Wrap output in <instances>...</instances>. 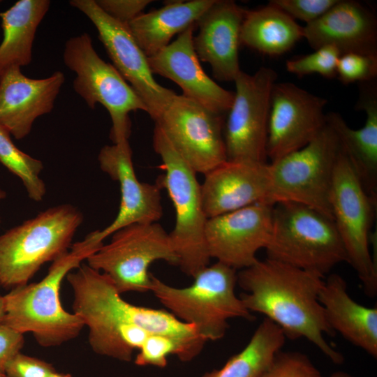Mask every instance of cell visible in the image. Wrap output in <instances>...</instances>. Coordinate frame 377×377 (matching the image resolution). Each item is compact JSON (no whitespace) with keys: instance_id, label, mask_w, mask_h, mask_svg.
<instances>
[{"instance_id":"cell-1","label":"cell","mask_w":377,"mask_h":377,"mask_svg":"<svg viewBox=\"0 0 377 377\" xmlns=\"http://www.w3.org/2000/svg\"><path fill=\"white\" fill-rule=\"evenodd\" d=\"M73 293V309L89 329V343L100 355L128 362L135 350L148 348L159 337L171 339L177 358L193 360L206 341L195 327L167 310L131 304L124 300L111 279L82 263L66 276Z\"/></svg>"},{"instance_id":"cell-2","label":"cell","mask_w":377,"mask_h":377,"mask_svg":"<svg viewBox=\"0 0 377 377\" xmlns=\"http://www.w3.org/2000/svg\"><path fill=\"white\" fill-rule=\"evenodd\" d=\"M323 278L287 264L266 258L237 272V284L244 291L239 297L251 312L261 313L292 339L304 338L333 363L343 356L325 336L329 326L319 293Z\"/></svg>"},{"instance_id":"cell-3","label":"cell","mask_w":377,"mask_h":377,"mask_svg":"<svg viewBox=\"0 0 377 377\" xmlns=\"http://www.w3.org/2000/svg\"><path fill=\"white\" fill-rule=\"evenodd\" d=\"M98 248L84 239L77 242L52 262L42 280L11 289L3 295L1 323L23 334L31 332L43 347L59 346L76 338L84 325L77 315L63 308L61 286L67 274Z\"/></svg>"},{"instance_id":"cell-4","label":"cell","mask_w":377,"mask_h":377,"mask_svg":"<svg viewBox=\"0 0 377 377\" xmlns=\"http://www.w3.org/2000/svg\"><path fill=\"white\" fill-rule=\"evenodd\" d=\"M193 277L190 286L177 288L151 274L149 291L177 318L194 326L206 341L222 339L230 319H253L235 293L236 269L216 262Z\"/></svg>"},{"instance_id":"cell-5","label":"cell","mask_w":377,"mask_h":377,"mask_svg":"<svg viewBox=\"0 0 377 377\" xmlns=\"http://www.w3.org/2000/svg\"><path fill=\"white\" fill-rule=\"evenodd\" d=\"M83 221L75 206L50 207L0 235V286L15 288L26 285L47 262L71 247Z\"/></svg>"},{"instance_id":"cell-6","label":"cell","mask_w":377,"mask_h":377,"mask_svg":"<svg viewBox=\"0 0 377 377\" xmlns=\"http://www.w3.org/2000/svg\"><path fill=\"white\" fill-rule=\"evenodd\" d=\"M267 258L325 279L346 253L333 219L306 205H273Z\"/></svg>"},{"instance_id":"cell-7","label":"cell","mask_w":377,"mask_h":377,"mask_svg":"<svg viewBox=\"0 0 377 377\" xmlns=\"http://www.w3.org/2000/svg\"><path fill=\"white\" fill-rule=\"evenodd\" d=\"M153 147L162 161L165 173L156 184L164 188L175 211V224L169 233L181 270L194 276L208 266L210 256L205 240V214L201 185L196 173L181 157L161 129L155 124Z\"/></svg>"},{"instance_id":"cell-8","label":"cell","mask_w":377,"mask_h":377,"mask_svg":"<svg viewBox=\"0 0 377 377\" xmlns=\"http://www.w3.org/2000/svg\"><path fill=\"white\" fill-rule=\"evenodd\" d=\"M340 151L337 136L326 121L306 146L269 163L267 202H296L332 219L330 196Z\"/></svg>"},{"instance_id":"cell-9","label":"cell","mask_w":377,"mask_h":377,"mask_svg":"<svg viewBox=\"0 0 377 377\" xmlns=\"http://www.w3.org/2000/svg\"><path fill=\"white\" fill-rule=\"evenodd\" d=\"M63 59L76 74L73 87L92 110L97 103L108 112L112 120L113 144L128 140L131 121L129 113L147 112L144 103L113 65L96 52L87 33L70 38L65 44Z\"/></svg>"},{"instance_id":"cell-10","label":"cell","mask_w":377,"mask_h":377,"mask_svg":"<svg viewBox=\"0 0 377 377\" xmlns=\"http://www.w3.org/2000/svg\"><path fill=\"white\" fill-rule=\"evenodd\" d=\"M86 260L106 274L121 295L149 291V267L155 261L179 265L169 233L156 222L135 223L117 230L108 244H103Z\"/></svg>"},{"instance_id":"cell-11","label":"cell","mask_w":377,"mask_h":377,"mask_svg":"<svg viewBox=\"0 0 377 377\" xmlns=\"http://www.w3.org/2000/svg\"><path fill=\"white\" fill-rule=\"evenodd\" d=\"M377 198L363 188L341 149L330 196L332 219L343 243L347 263L368 296L377 293L376 264L370 251L371 228Z\"/></svg>"},{"instance_id":"cell-12","label":"cell","mask_w":377,"mask_h":377,"mask_svg":"<svg viewBox=\"0 0 377 377\" xmlns=\"http://www.w3.org/2000/svg\"><path fill=\"white\" fill-rule=\"evenodd\" d=\"M276 79L275 71L268 67L252 75L241 71L235 78L234 99L223 127L228 161L267 163L270 96Z\"/></svg>"},{"instance_id":"cell-13","label":"cell","mask_w":377,"mask_h":377,"mask_svg":"<svg viewBox=\"0 0 377 377\" xmlns=\"http://www.w3.org/2000/svg\"><path fill=\"white\" fill-rule=\"evenodd\" d=\"M69 3L94 24L114 67L138 94L147 108V113L156 122L177 94L156 81L148 57L126 24L107 15L95 0H72Z\"/></svg>"},{"instance_id":"cell-14","label":"cell","mask_w":377,"mask_h":377,"mask_svg":"<svg viewBox=\"0 0 377 377\" xmlns=\"http://www.w3.org/2000/svg\"><path fill=\"white\" fill-rule=\"evenodd\" d=\"M224 115L176 94L155 122L195 173L204 175L227 161Z\"/></svg>"},{"instance_id":"cell-15","label":"cell","mask_w":377,"mask_h":377,"mask_svg":"<svg viewBox=\"0 0 377 377\" xmlns=\"http://www.w3.org/2000/svg\"><path fill=\"white\" fill-rule=\"evenodd\" d=\"M325 98L291 82H275L270 96L267 158L273 163L309 144L326 125Z\"/></svg>"},{"instance_id":"cell-16","label":"cell","mask_w":377,"mask_h":377,"mask_svg":"<svg viewBox=\"0 0 377 377\" xmlns=\"http://www.w3.org/2000/svg\"><path fill=\"white\" fill-rule=\"evenodd\" d=\"M272 208L258 202L209 218L205 235L210 258L236 270L255 263L271 237Z\"/></svg>"},{"instance_id":"cell-17","label":"cell","mask_w":377,"mask_h":377,"mask_svg":"<svg viewBox=\"0 0 377 377\" xmlns=\"http://www.w3.org/2000/svg\"><path fill=\"white\" fill-rule=\"evenodd\" d=\"M98 160L101 169L119 183L121 193L119 211L112 222L84 238L100 246L105 239L126 226L158 221L163 215V207L160 186L138 179L128 140L104 146Z\"/></svg>"},{"instance_id":"cell-18","label":"cell","mask_w":377,"mask_h":377,"mask_svg":"<svg viewBox=\"0 0 377 377\" xmlns=\"http://www.w3.org/2000/svg\"><path fill=\"white\" fill-rule=\"evenodd\" d=\"M192 25L154 55L148 57L153 74L175 82L186 98L215 113L224 115L230 110L234 92L211 79L202 69L193 44Z\"/></svg>"},{"instance_id":"cell-19","label":"cell","mask_w":377,"mask_h":377,"mask_svg":"<svg viewBox=\"0 0 377 377\" xmlns=\"http://www.w3.org/2000/svg\"><path fill=\"white\" fill-rule=\"evenodd\" d=\"M245 10L233 1L215 0L196 22L194 50L219 81L234 82L241 71L239 47Z\"/></svg>"},{"instance_id":"cell-20","label":"cell","mask_w":377,"mask_h":377,"mask_svg":"<svg viewBox=\"0 0 377 377\" xmlns=\"http://www.w3.org/2000/svg\"><path fill=\"white\" fill-rule=\"evenodd\" d=\"M65 82L61 71L32 79L14 68L0 75V126L15 139L27 137L35 120L50 113Z\"/></svg>"},{"instance_id":"cell-21","label":"cell","mask_w":377,"mask_h":377,"mask_svg":"<svg viewBox=\"0 0 377 377\" xmlns=\"http://www.w3.org/2000/svg\"><path fill=\"white\" fill-rule=\"evenodd\" d=\"M269 180L268 163L227 160L205 175L200 184L207 219L253 204L268 203Z\"/></svg>"},{"instance_id":"cell-22","label":"cell","mask_w":377,"mask_h":377,"mask_svg":"<svg viewBox=\"0 0 377 377\" xmlns=\"http://www.w3.org/2000/svg\"><path fill=\"white\" fill-rule=\"evenodd\" d=\"M304 36L316 50L334 46L341 53L377 56V20L360 2L338 0L320 17L303 27Z\"/></svg>"},{"instance_id":"cell-23","label":"cell","mask_w":377,"mask_h":377,"mask_svg":"<svg viewBox=\"0 0 377 377\" xmlns=\"http://www.w3.org/2000/svg\"><path fill=\"white\" fill-rule=\"evenodd\" d=\"M357 110L366 113L364 126L350 128L341 114H326L341 149L364 191L377 198V87L376 80L360 83Z\"/></svg>"},{"instance_id":"cell-24","label":"cell","mask_w":377,"mask_h":377,"mask_svg":"<svg viewBox=\"0 0 377 377\" xmlns=\"http://www.w3.org/2000/svg\"><path fill=\"white\" fill-rule=\"evenodd\" d=\"M330 328L374 358L377 357V308L364 306L348 293L347 283L338 274L324 279L319 293Z\"/></svg>"},{"instance_id":"cell-25","label":"cell","mask_w":377,"mask_h":377,"mask_svg":"<svg viewBox=\"0 0 377 377\" xmlns=\"http://www.w3.org/2000/svg\"><path fill=\"white\" fill-rule=\"evenodd\" d=\"M215 0L176 1L147 13L126 24L138 46L147 57L166 47L176 34L196 24Z\"/></svg>"},{"instance_id":"cell-26","label":"cell","mask_w":377,"mask_h":377,"mask_svg":"<svg viewBox=\"0 0 377 377\" xmlns=\"http://www.w3.org/2000/svg\"><path fill=\"white\" fill-rule=\"evenodd\" d=\"M50 6L48 0H20L0 13L3 35L0 44V75L31 62L36 30Z\"/></svg>"},{"instance_id":"cell-27","label":"cell","mask_w":377,"mask_h":377,"mask_svg":"<svg viewBox=\"0 0 377 377\" xmlns=\"http://www.w3.org/2000/svg\"><path fill=\"white\" fill-rule=\"evenodd\" d=\"M303 36V27L268 3L245 10L239 39L240 44L273 57L289 51Z\"/></svg>"},{"instance_id":"cell-28","label":"cell","mask_w":377,"mask_h":377,"mask_svg":"<svg viewBox=\"0 0 377 377\" xmlns=\"http://www.w3.org/2000/svg\"><path fill=\"white\" fill-rule=\"evenodd\" d=\"M286 337L267 318L258 326L246 346L218 369L202 377H260L282 350Z\"/></svg>"},{"instance_id":"cell-29","label":"cell","mask_w":377,"mask_h":377,"mask_svg":"<svg viewBox=\"0 0 377 377\" xmlns=\"http://www.w3.org/2000/svg\"><path fill=\"white\" fill-rule=\"evenodd\" d=\"M0 163L22 182L29 198L43 200L46 186L40 178L43 170L41 161L23 152L13 142L10 133L0 126Z\"/></svg>"},{"instance_id":"cell-30","label":"cell","mask_w":377,"mask_h":377,"mask_svg":"<svg viewBox=\"0 0 377 377\" xmlns=\"http://www.w3.org/2000/svg\"><path fill=\"white\" fill-rule=\"evenodd\" d=\"M314 50L309 54L286 61L287 71L300 77L312 73L328 79L335 77L340 52L332 45H325Z\"/></svg>"},{"instance_id":"cell-31","label":"cell","mask_w":377,"mask_h":377,"mask_svg":"<svg viewBox=\"0 0 377 377\" xmlns=\"http://www.w3.org/2000/svg\"><path fill=\"white\" fill-rule=\"evenodd\" d=\"M260 377H324L311 359L298 351L281 350Z\"/></svg>"},{"instance_id":"cell-32","label":"cell","mask_w":377,"mask_h":377,"mask_svg":"<svg viewBox=\"0 0 377 377\" xmlns=\"http://www.w3.org/2000/svg\"><path fill=\"white\" fill-rule=\"evenodd\" d=\"M337 76L345 84L375 80L377 76V56L358 53L341 54L337 66Z\"/></svg>"},{"instance_id":"cell-33","label":"cell","mask_w":377,"mask_h":377,"mask_svg":"<svg viewBox=\"0 0 377 377\" xmlns=\"http://www.w3.org/2000/svg\"><path fill=\"white\" fill-rule=\"evenodd\" d=\"M338 0H271L269 4L281 10L295 20L308 24L320 17Z\"/></svg>"},{"instance_id":"cell-34","label":"cell","mask_w":377,"mask_h":377,"mask_svg":"<svg viewBox=\"0 0 377 377\" xmlns=\"http://www.w3.org/2000/svg\"><path fill=\"white\" fill-rule=\"evenodd\" d=\"M54 371L51 364L20 353L8 363L4 374L8 377H48Z\"/></svg>"},{"instance_id":"cell-35","label":"cell","mask_w":377,"mask_h":377,"mask_svg":"<svg viewBox=\"0 0 377 377\" xmlns=\"http://www.w3.org/2000/svg\"><path fill=\"white\" fill-rule=\"evenodd\" d=\"M98 6L107 15L122 24H127L153 1L150 0H95Z\"/></svg>"},{"instance_id":"cell-36","label":"cell","mask_w":377,"mask_h":377,"mask_svg":"<svg viewBox=\"0 0 377 377\" xmlns=\"http://www.w3.org/2000/svg\"><path fill=\"white\" fill-rule=\"evenodd\" d=\"M24 343V334L0 323V371L4 374L8 363L20 353Z\"/></svg>"},{"instance_id":"cell-37","label":"cell","mask_w":377,"mask_h":377,"mask_svg":"<svg viewBox=\"0 0 377 377\" xmlns=\"http://www.w3.org/2000/svg\"><path fill=\"white\" fill-rule=\"evenodd\" d=\"M325 377H354L350 374L343 371H337L332 373L327 376Z\"/></svg>"},{"instance_id":"cell-38","label":"cell","mask_w":377,"mask_h":377,"mask_svg":"<svg viewBox=\"0 0 377 377\" xmlns=\"http://www.w3.org/2000/svg\"><path fill=\"white\" fill-rule=\"evenodd\" d=\"M5 314L4 297L0 293V323H2Z\"/></svg>"},{"instance_id":"cell-39","label":"cell","mask_w":377,"mask_h":377,"mask_svg":"<svg viewBox=\"0 0 377 377\" xmlns=\"http://www.w3.org/2000/svg\"><path fill=\"white\" fill-rule=\"evenodd\" d=\"M48 377H71V374L58 373L56 371L52 373Z\"/></svg>"},{"instance_id":"cell-40","label":"cell","mask_w":377,"mask_h":377,"mask_svg":"<svg viewBox=\"0 0 377 377\" xmlns=\"http://www.w3.org/2000/svg\"><path fill=\"white\" fill-rule=\"evenodd\" d=\"M6 198V192L0 188V203Z\"/></svg>"},{"instance_id":"cell-41","label":"cell","mask_w":377,"mask_h":377,"mask_svg":"<svg viewBox=\"0 0 377 377\" xmlns=\"http://www.w3.org/2000/svg\"><path fill=\"white\" fill-rule=\"evenodd\" d=\"M0 377H6V374L0 371Z\"/></svg>"},{"instance_id":"cell-42","label":"cell","mask_w":377,"mask_h":377,"mask_svg":"<svg viewBox=\"0 0 377 377\" xmlns=\"http://www.w3.org/2000/svg\"><path fill=\"white\" fill-rule=\"evenodd\" d=\"M1 222V216H0V223Z\"/></svg>"},{"instance_id":"cell-43","label":"cell","mask_w":377,"mask_h":377,"mask_svg":"<svg viewBox=\"0 0 377 377\" xmlns=\"http://www.w3.org/2000/svg\"><path fill=\"white\" fill-rule=\"evenodd\" d=\"M6 377H8V376H6Z\"/></svg>"}]
</instances>
